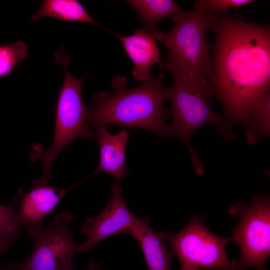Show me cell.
<instances>
[{"instance_id": "obj_9", "label": "cell", "mask_w": 270, "mask_h": 270, "mask_svg": "<svg viewBox=\"0 0 270 270\" xmlns=\"http://www.w3.org/2000/svg\"><path fill=\"white\" fill-rule=\"evenodd\" d=\"M112 197L103 210L96 216L86 218L80 232L88 236L82 244L76 245V254L88 252L100 242L120 234L132 233L138 220L128 208L122 197L120 182L111 185Z\"/></svg>"}, {"instance_id": "obj_10", "label": "cell", "mask_w": 270, "mask_h": 270, "mask_svg": "<svg viewBox=\"0 0 270 270\" xmlns=\"http://www.w3.org/2000/svg\"><path fill=\"white\" fill-rule=\"evenodd\" d=\"M42 177L33 181L30 189L20 190L14 202L25 230L28 227L44 224V218L58 205L62 198L78 184L63 188L49 185Z\"/></svg>"}, {"instance_id": "obj_8", "label": "cell", "mask_w": 270, "mask_h": 270, "mask_svg": "<svg viewBox=\"0 0 270 270\" xmlns=\"http://www.w3.org/2000/svg\"><path fill=\"white\" fill-rule=\"evenodd\" d=\"M73 218L68 212L56 215L52 223L26 229L34 240L32 252L16 270H72L76 245L69 224Z\"/></svg>"}, {"instance_id": "obj_15", "label": "cell", "mask_w": 270, "mask_h": 270, "mask_svg": "<svg viewBox=\"0 0 270 270\" xmlns=\"http://www.w3.org/2000/svg\"><path fill=\"white\" fill-rule=\"evenodd\" d=\"M136 12L140 24L148 31L156 28V24L166 18H174L186 10L173 0H128L126 1Z\"/></svg>"}, {"instance_id": "obj_4", "label": "cell", "mask_w": 270, "mask_h": 270, "mask_svg": "<svg viewBox=\"0 0 270 270\" xmlns=\"http://www.w3.org/2000/svg\"><path fill=\"white\" fill-rule=\"evenodd\" d=\"M54 56V62L63 68L64 76L56 102L54 140L48 148L34 144L30 154L32 161L42 162V177L48 180L53 163L66 146L80 138H93V131L87 121L86 106L82 97L83 84L87 76L80 78L72 76L68 68L70 58L63 46Z\"/></svg>"}, {"instance_id": "obj_21", "label": "cell", "mask_w": 270, "mask_h": 270, "mask_svg": "<svg viewBox=\"0 0 270 270\" xmlns=\"http://www.w3.org/2000/svg\"><path fill=\"white\" fill-rule=\"evenodd\" d=\"M101 264L97 262L94 258L90 257L89 262L86 270H100Z\"/></svg>"}, {"instance_id": "obj_2", "label": "cell", "mask_w": 270, "mask_h": 270, "mask_svg": "<svg viewBox=\"0 0 270 270\" xmlns=\"http://www.w3.org/2000/svg\"><path fill=\"white\" fill-rule=\"evenodd\" d=\"M164 76L161 73L130 88L126 87V77H115L112 82L113 92H96L92 96L94 104L86 106L89 126L116 124L148 130L160 137L170 136L169 124L165 122L168 110L163 108L168 99Z\"/></svg>"}, {"instance_id": "obj_14", "label": "cell", "mask_w": 270, "mask_h": 270, "mask_svg": "<svg viewBox=\"0 0 270 270\" xmlns=\"http://www.w3.org/2000/svg\"><path fill=\"white\" fill-rule=\"evenodd\" d=\"M45 17H50L58 20L90 24L106 30L92 17L76 0H44L31 19L37 21Z\"/></svg>"}, {"instance_id": "obj_12", "label": "cell", "mask_w": 270, "mask_h": 270, "mask_svg": "<svg viewBox=\"0 0 270 270\" xmlns=\"http://www.w3.org/2000/svg\"><path fill=\"white\" fill-rule=\"evenodd\" d=\"M111 34L119 39L126 54L134 64L132 72L134 78L144 83L153 78L150 68L156 64L160 67L162 62L156 40L148 31L144 28L138 29L132 34L127 36L113 32Z\"/></svg>"}, {"instance_id": "obj_18", "label": "cell", "mask_w": 270, "mask_h": 270, "mask_svg": "<svg viewBox=\"0 0 270 270\" xmlns=\"http://www.w3.org/2000/svg\"><path fill=\"white\" fill-rule=\"evenodd\" d=\"M252 0H196L194 4L206 10L209 14L214 15L226 12L230 8H238L250 4Z\"/></svg>"}, {"instance_id": "obj_16", "label": "cell", "mask_w": 270, "mask_h": 270, "mask_svg": "<svg viewBox=\"0 0 270 270\" xmlns=\"http://www.w3.org/2000/svg\"><path fill=\"white\" fill-rule=\"evenodd\" d=\"M270 96L257 106L244 124L247 128L246 139L249 143L253 144L270 134Z\"/></svg>"}, {"instance_id": "obj_20", "label": "cell", "mask_w": 270, "mask_h": 270, "mask_svg": "<svg viewBox=\"0 0 270 270\" xmlns=\"http://www.w3.org/2000/svg\"><path fill=\"white\" fill-rule=\"evenodd\" d=\"M20 230H0V254L9 250L20 234Z\"/></svg>"}, {"instance_id": "obj_3", "label": "cell", "mask_w": 270, "mask_h": 270, "mask_svg": "<svg viewBox=\"0 0 270 270\" xmlns=\"http://www.w3.org/2000/svg\"><path fill=\"white\" fill-rule=\"evenodd\" d=\"M213 15L194 5L192 12L186 11L172 20V29L167 32L154 28L148 31L155 40L168 49L166 58L160 68L172 74L188 75L210 82L212 57L206 32L210 28Z\"/></svg>"}, {"instance_id": "obj_19", "label": "cell", "mask_w": 270, "mask_h": 270, "mask_svg": "<svg viewBox=\"0 0 270 270\" xmlns=\"http://www.w3.org/2000/svg\"><path fill=\"white\" fill-rule=\"evenodd\" d=\"M23 228V225L16 210V205L0 204V230L14 232Z\"/></svg>"}, {"instance_id": "obj_7", "label": "cell", "mask_w": 270, "mask_h": 270, "mask_svg": "<svg viewBox=\"0 0 270 270\" xmlns=\"http://www.w3.org/2000/svg\"><path fill=\"white\" fill-rule=\"evenodd\" d=\"M240 220L232 230V240L238 245L241 266L266 270L270 254V200L268 196H254L248 204L236 202L228 210Z\"/></svg>"}, {"instance_id": "obj_5", "label": "cell", "mask_w": 270, "mask_h": 270, "mask_svg": "<svg viewBox=\"0 0 270 270\" xmlns=\"http://www.w3.org/2000/svg\"><path fill=\"white\" fill-rule=\"evenodd\" d=\"M172 84L166 88L168 99L171 101L168 116L170 136L182 140L186 145L197 174H202L204 167L192 148L190 137L198 128L206 124L218 126L220 117L211 108L212 94L210 82L188 75L172 74Z\"/></svg>"}, {"instance_id": "obj_22", "label": "cell", "mask_w": 270, "mask_h": 270, "mask_svg": "<svg viewBox=\"0 0 270 270\" xmlns=\"http://www.w3.org/2000/svg\"><path fill=\"white\" fill-rule=\"evenodd\" d=\"M17 264H11L8 266H3L0 267V270H16Z\"/></svg>"}, {"instance_id": "obj_1", "label": "cell", "mask_w": 270, "mask_h": 270, "mask_svg": "<svg viewBox=\"0 0 270 270\" xmlns=\"http://www.w3.org/2000/svg\"><path fill=\"white\" fill-rule=\"evenodd\" d=\"M214 33L210 84L225 114L220 131L232 138V126L244 124L270 95V27L226 12L213 16Z\"/></svg>"}, {"instance_id": "obj_17", "label": "cell", "mask_w": 270, "mask_h": 270, "mask_svg": "<svg viewBox=\"0 0 270 270\" xmlns=\"http://www.w3.org/2000/svg\"><path fill=\"white\" fill-rule=\"evenodd\" d=\"M28 46L22 40L0 45V78L10 74L28 54Z\"/></svg>"}, {"instance_id": "obj_13", "label": "cell", "mask_w": 270, "mask_h": 270, "mask_svg": "<svg viewBox=\"0 0 270 270\" xmlns=\"http://www.w3.org/2000/svg\"><path fill=\"white\" fill-rule=\"evenodd\" d=\"M130 235L140 244L148 270H171L174 255L167 241L170 234L156 232L150 226L148 216L138 217Z\"/></svg>"}, {"instance_id": "obj_6", "label": "cell", "mask_w": 270, "mask_h": 270, "mask_svg": "<svg viewBox=\"0 0 270 270\" xmlns=\"http://www.w3.org/2000/svg\"><path fill=\"white\" fill-rule=\"evenodd\" d=\"M203 216H194L187 226L170 234L168 244L178 257L180 270H244L238 260H229L226 246L232 238L218 236L204 225Z\"/></svg>"}, {"instance_id": "obj_11", "label": "cell", "mask_w": 270, "mask_h": 270, "mask_svg": "<svg viewBox=\"0 0 270 270\" xmlns=\"http://www.w3.org/2000/svg\"><path fill=\"white\" fill-rule=\"evenodd\" d=\"M130 133L123 129L116 134L108 131L106 126H96L93 138L98 145L100 160L97 168L86 178L101 172L113 176L116 181L124 178L128 172L126 164V150Z\"/></svg>"}]
</instances>
